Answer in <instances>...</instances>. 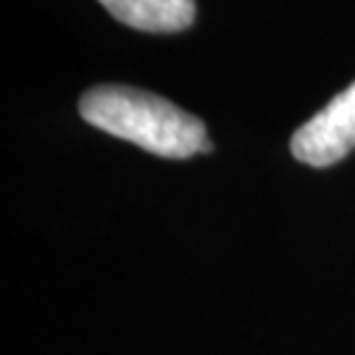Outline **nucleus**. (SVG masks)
<instances>
[{
  "label": "nucleus",
  "instance_id": "f257e3e1",
  "mask_svg": "<svg viewBox=\"0 0 355 355\" xmlns=\"http://www.w3.org/2000/svg\"><path fill=\"white\" fill-rule=\"evenodd\" d=\"M79 114L92 127L140 145L161 158H190L211 150L205 124L161 95L103 85L79 101Z\"/></svg>",
  "mask_w": 355,
  "mask_h": 355
},
{
  "label": "nucleus",
  "instance_id": "f03ea898",
  "mask_svg": "<svg viewBox=\"0 0 355 355\" xmlns=\"http://www.w3.org/2000/svg\"><path fill=\"white\" fill-rule=\"evenodd\" d=\"M292 155L316 168H327L343 161L355 148V82L334 101L308 119L292 135Z\"/></svg>",
  "mask_w": 355,
  "mask_h": 355
},
{
  "label": "nucleus",
  "instance_id": "7ed1b4c3",
  "mask_svg": "<svg viewBox=\"0 0 355 355\" xmlns=\"http://www.w3.org/2000/svg\"><path fill=\"white\" fill-rule=\"evenodd\" d=\"M116 21L140 32H182L195 21V0H98Z\"/></svg>",
  "mask_w": 355,
  "mask_h": 355
}]
</instances>
